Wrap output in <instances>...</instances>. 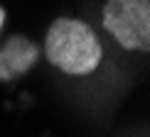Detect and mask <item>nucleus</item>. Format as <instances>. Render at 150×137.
<instances>
[{
  "label": "nucleus",
  "mask_w": 150,
  "mask_h": 137,
  "mask_svg": "<svg viewBox=\"0 0 150 137\" xmlns=\"http://www.w3.org/2000/svg\"><path fill=\"white\" fill-rule=\"evenodd\" d=\"M37 57H40V49L27 37H22V34L10 37L0 47V81H10V78L27 73L37 61Z\"/></svg>",
  "instance_id": "obj_3"
},
{
  "label": "nucleus",
  "mask_w": 150,
  "mask_h": 137,
  "mask_svg": "<svg viewBox=\"0 0 150 137\" xmlns=\"http://www.w3.org/2000/svg\"><path fill=\"white\" fill-rule=\"evenodd\" d=\"M45 52L49 64L59 71L84 76L91 73L101 61V42L86 22L59 17L47 29Z\"/></svg>",
  "instance_id": "obj_1"
},
{
  "label": "nucleus",
  "mask_w": 150,
  "mask_h": 137,
  "mask_svg": "<svg viewBox=\"0 0 150 137\" xmlns=\"http://www.w3.org/2000/svg\"><path fill=\"white\" fill-rule=\"evenodd\" d=\"M103 27L123 49L148 52L150 47V0H108Z\"/></svg>",
  "instance_id": "obj_2"
},
{
  "label": "nucleus",
  "mask_w": 150,
  "mask_h": 137,
  "mask_svg": "<svg viewBox=\"0 0 150 137\" xmlns=\"http://www.w3.org/2000/svg\"><path fill=\"white\" fill-rule=\"evenodd\" d=\"M3 15H5V12H3V8H0V24H3Z\"/></svg>",
  "instance_id": "obj_4"
}]
</instances>
